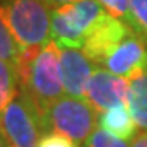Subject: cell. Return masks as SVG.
<instances>
[{"label": "cell", "instance_id": "obj_4", "mask_svg": "<svg viewBox=\"0 0 147 147\" xmlns=\"http://www.w3.org/2000/svg\"><path fill=\"white\" fill-rule=\"evenodd\" d=\"M98 111L85 98L62 96L46 111L47 129L72 139L75 144L87 142L96 126Z\"/></svg>", "mask_w": 147, "mask_h": 147}, {"label": "cell", "instance_id": "obj_8", "mask_svg": "<svg viewBox=\"0 0 147 147\" xmlns=\"http://www.w3.org/2000/svg\"><path fill=\"white\" fill-rule=\"evenodd\" d=\"M61 49V79L64 90L72 98H85V87L95 70V64L84 51L72 47Z\"/></svg>", "mask_w": 147, "mask_h": 147}, {"label": "cell", "instance_id": "obj_5", "mask_svg": "<svg viewBox=\"0 0 147 147\" xmlns=\"http://www.w3.org/2000/svg\"><path fill=\"white\" fill-rule=\"evenodd\" d=\"M127 79L105 69H95L85 87V100L98 113H103L113 106L124 105L127 100Z\"/></svg>", "mask_w": 147, "mask_h": 147}, {"label": "cell", "instance_id": "obj_19", "mask_svg": "<svg viewBox=\"0 0 147 147\" xmlns=\"http://www.w3.org/2000/svg\"><path fill=\"white\" fill-rule=\"evenodd\" d=\"M0 147H10L8 144H7V141L3 139V136H2V134H0Z\"/></svg>", "mask_w": 147, "mask_h": 147}, {"label": "cell", "instance_id": "obj_3", "mask_svg": "<svg viewBox=\"0 0 147 147\" xmlns=\"http://www.w3.org/2000/svg\"><path fill=\"white\" fill-rule=\"evenodd\" d=\"M47 132L46 113L20 90L0 116V134L10 147H38Z\"/></svg>", "mask_w": 147, "mask_h": 147}, {"label": "cell", "instance_id": "obj_9", "mask_svg": "<svg viewBox=\"0 0 147 147\" xmlns=\"http://www.w3.org/2000/svg\"><path fill=\"white\" fill-rule=\"evenodd\" d=\"M126 101L136 126L147 132V67L129 77Z\"/></svg>", "mask_w": 147, "mask_h": 147}, {"label": "cell", "instance_id": "obj_1", "mask_svg": "<svg viewBox=\"0 0 147 147\" xmlns=\"http://www.w3.org/2000/svg\"><path fill=\"white\" fill-rule=\"evenodd\" d=\"M20 77V90L46 113L64 95L61 79V49L51 41L42 49L21 51L16 65Z\"/></svg>", "mask_w": 147, "mask_h": 147}, {"label": "cell", "instance_id": "obj_14", "mask_svg": "<svg viewBox=\"0 0 147 147\" xmlns=\"http://www.w3.org/2000/svg\"><path fill=\"white\" fill-rule=\"evenodd\" d=\"M85 147H129L124 139L113 136L103 129H95L92 136L87 139Z\"/></svg>", "mask_w": 147, "mask_h": 147}, {"label": "cell", "instance_id": "obj_13", "mask_svg": "<svg viewBox=\"0 0 147 147\" xmlns=\"http://www.w3.org/2000/svg\"><path fill=\"white\" fill-rule=\"evenodd\" d=\"M134 31L147 38V0H127Z\"/></svg>", "mask_w": 147, "mask_h": 147}, {"label": "cell", "instance_id": "obj_2", "mask_svg": "<svg viewBox=\"0 0 147 147\" xmlns=\"http://www.w3.org/2000/svg\"><path fill=\"white\" fill-rule=\"evenodd\" d=\"M49 11L44 0H0V15L21 51L42 49L51 42Z\"/></svg>", "mask_w": 147, "mask_h": 147}, {"label": "cell", "instance_id": "obj_7", "mask_svg": "<svg viewBox=\"0 0 147 147\" xmlns=\"http://www.w3.org/2000/svg\"><path fill=\"white\" fill-rule=\"evenodd\" d=\"M132 31H134V28H131L127 23L111 16L110 13H106L85 38V56L93 64L101 65L106 54L116 44H119L124 38L129 36Z\"/></svg>", "mask_w": 147, "mask_h": 147}, {"label": "cell", "instance_id": "obj_12", "mask_svg": "<svg viewBox=\"0 0 147 147\" xmlns=\"http://www.w3.org/2000/svg\"><path fill=\"white\" fill-rule=\"evenodd\" d=\"M21 57V47L8 30L5 20L0 15V59H3L11 65H18Z\"/></svg>", "mask_w": 147, "mask_h": 147}, {"label": "cell", "instance_id": "obj_18", "mask_svg": "<svg viewBox=\"0 0 147 147\" xmlns=\"http://www.w3.org/2000/svg\"><path fill=\"white\" fill-rule=\"evenodd\" d=\"M132 147H147V132L146 131H141L136 134V137L132 139Z\"/></svg>", "mask_w": 147, "mask_h": 147}, {"label": "cell", "instance_id": "obj_16", "mask_svg": "<svg viewBox=\"0 0 147 147\" xmlns=\"http://www.w3.org/2000/svg\"><path fill=\"white\" fill-rule=\"evenodd\" d=\"M38 147H77V144L69 137L57 134V132H47L41 137Z\"/></svg>", "mask_w": 147, "mask_h": 147}, {"label": "cell", "instance_id": "obj_6", "mask_svg": "<svg viewBox=\"0 0 147 147\" xmlns=\"http://www.w3.org/2000/svg\"><path fill=\"white\" fill-rule=\"evenodd\" d=\"M101 65L119 77H131L147 67V38L132 31L105 56Z\"/></svg>", "mask_w": 147, "mask_h": 147}, {"label": "cell", "instance_id": "obj_15", "mask_svg": "<svg viewBox=\"0 0 147 147\" xmlns=\"http://www.w3.org/2000/svg\"><path fill=\"white\" fill-rule=\"evenodd\" d=\"M101 7L105 8L111 16H115L118 20H123L132 28V16L129 10V2L127 0H98Z\"/></svg>", "mask_w": 147, "mask_h": 147}, {"label": "cell", "instance_id": "obj_10", "mask_svg": "<svg viewBox=\"0 0 147 147\" xmlns=\"http://www.w3.org/2000/svg\"><path fill=\"white\" fill-rule=\"evenodd\" d=\"M136 123L132 119L131 113L124 105L113 106L110 110H106L101 113L100 116V129L110 132L113 136L129 141L134 139L137 134Z\"/></svg>", "mask_w": 147, "mask_h": 147}, {"label": "cell", "instance_id": "obj_17", "mask_svg": "<svg viewBox=\"0 0 147 147\" xmlns=\"http://www.w3.org/2000/svg\"><path fill=\"white\" fill-rule=\"evenodd\" d=\"M44 2L51 10H56V8H61V7L69 5V3H75V2H80V0H44Z\"/></svg>", "mask_w": 147, "mask_h": 147}, {"label": "cell", "instance_id": "obj_11", "mask_svg": "<svg viewBox=\"0 0 147 147\" xmlns=\"http://www.w3.org/2000/svg\"><path fill=\"white\" fill-rule=\"evenodd\" d=\"M20 92V77L15 65L0 59V116Z\"/></svg>", "mask_w": 147, "mask_h": 147}]
</instances>
